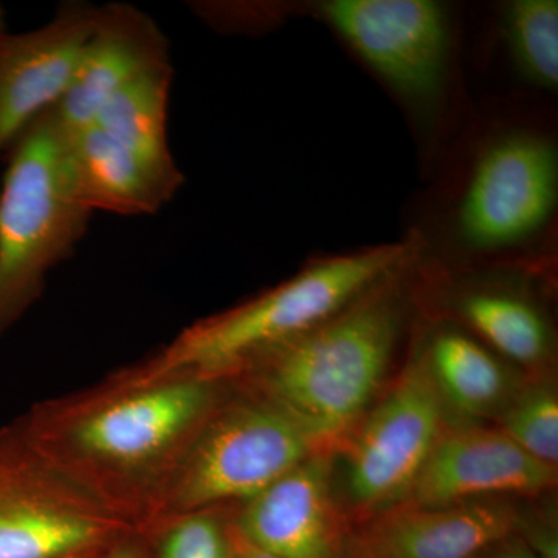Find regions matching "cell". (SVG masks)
Listing matches in <instances>:
<instances>
[{
  "instance_id": "obj_1",
  "label": "cell",
  "mask_w": 558,
  "mask_h": 558,
  "mask_svg": "<svg viewBox=\"0 0 558 558\" xmlns=\"http://www.w3.org/2000/svg\"><path fill=\"white\" fill-rule=\"evenodd\" d=\"M229 381L201 377L132 384L113 377L102 387L36 407L21 427L50 462L138 527L180 454Z\"/></svg>"
},
{
  "instance_id": "obj_2",
  "label": "cell",
  "mask_w": 558,
  "mask_h": 558,
  "mask_svg": "<svg viewBox=\"0 0 558 558\" xmlns=\"http://www.w3.org/2000/svg\"><path fill=\"white\" fill-rule=\"evenodd\" d=\"M421 252L317 328L241 374V388L277 403L322 453L333 454L377 400L403 336Z\"/></svg>"
},
{
  "instance_id": "obj_3",
  "label": "cell",
  "mask_w": 558,
  "mask_h": 558,
  "mask_svg": "<svg viewBox=\"0 0 558 558\" xmlns=\"http://www.w3.org/2000/svg\"><path fill=\"white\" fill-rule=\"evenodd\" d=\"M418 252L417 241H405L312 260L240 306L199 319L154 357L117 377L132 384L189 376L233 381L344 310Z\"/></svg>"
},
{
  "instance_id": "obj_4",
  "label": "cell",
  "mask_w": 558,
  "mask_h": 558,
  "mask_svg": "<svg viewBox=\"0 0 558 558\" xmlns=\"http://www.w3.org/2000/svg\"><path fill=\"white\" fill-rule=\"evenodd\" d=\"M0 189V337L43 295L47 277L75 252L94 213L70 182L68 137L47 110L7 150Z\"/></svg>"
},
{
  "instance_id": "obj_5",
  "label": "cell",
  "mask_w": 558,
  "mask_h": 558,
  "mask_svg": "<svg viewBox=\"0 0 558 558\" xmlns=\"http://www.w3.org/2000/svg\"><path fill=\"white\" fill-rule=\"evenodd\" d=\"M223 398L165 481L146 526L193 510L242 505L317 453L288 411L241 388Z\"/></svg>"
},
{
  "instance_id": "obj_6",
  "label": "cell",
  "mask_w": 558,
  "mask_h": 558,
  "mask_svg": "<svg viewBox=\"0 0 558 558\" xmlns=\"http://www.w3.org/2000/svg\"><path fill=\"white\" fill-rule=\"evenodd\" d=\"M450 413L418 349L332 454L333 490L347 520L355 524L396 508L440 436Z\"/></svg>"
},
{
  "instance_id": "obj_7",
  "label": "cell",
  "mask_w": 558,
  "mask_h": 558,
  "mask_svg": "<svg viewBox=\"0 0 558 558\" xmlns=\"http://www.w3.org/2000/svg\"><path fill=\"white\" fill-rule=\"evenodd\" d=\"M132 527L44 457L20 421L0 429V558L92 557Z\"/></svg>"
},
{
  "instance_id": "obj_8",
  "label": "cell",
  "mask_w": 558,
  "mask_h": 558,
  "mask_svg": "<svg viewBox=\"0 0 558 558\" xmlns=\"http://www.w3.org/2000/svg\"><path fill=\"white\" fill-rule=\"evenodd\" d=\"M558 204V150L548 135L510 131L481 149L454 209V233L480 255L526 247Z\"/></svg>"
},
{
  "instance_id": "obj_9",
  "label": "cell",
  "mask_w": 558,
  "mask_h": 558,
  "mask_svg": "<svg viewBox=\"0 0 558 558\" xmlns=\"http://www.w3.org/2000/svg\"><path fill=\"white\" fill-rule=\"evenodd\" d=\"M314 11L407 100L417 106L440 100L451 53L450 20L442 3L325 0Z\"/></svg>"
},
{
  "instance_id": "obj_10",
  "label": "cell",
  "mask_w": 558,
  "mask_h": 558,
  "mask_svg": "<svg viewBox=\"0 0 558 558\" xmlns=\"http://www.w3.org/2000/svg\"><path fill=\"white\" fill-rule=\"evenodd\" d=\"M556 484V469L529 457L498 428L458 424L440 436L399 506L446 508L487 498L538 497Z\"/></svg>"
},
{
  "instance_id": "obj_11",
  "label": "cell",
  "mask_w": 558,
  "mask_h": 558,
  "mask_svg": "<svg viewBox=\"0 0 558 558\" xmlns=\"http://www.w3.org/2000/svg\"><path fill=\"white\" fill-rule=\"evenodd\" d=\"M236 534L278 558H347V517L337 501L332 454L317 453L238 506Z\"/></svg>"
},
{
  "instance_id": "obj_12",
  "label": "cell",
  "mask_w": 558,
  "mask_h": 558,
  "mask_svg": "<svg viewBox=\"0 0 558 558\" xmlns=\"http://www.w3.org/2000/svg\"><path fill=\"white\" fill-rule=\"evenodd\" d=\"M97 16L98 7L73 0L43 27L0 33V154L65 97Z\"/></svg>"
},
{
  "instance_id": "obj_13",
  "label": "cell",
  "mask_w": 558,
  "mask_h": 558,
  "mask_svg": "<svg viewBox=\"0 0 558 558\" xmlns=\"http://www.w3.org/2000/svg\"><path fill=\"white\" fill-rule=\"evenodd\" d=\"M515 498H487L446 508L398 506L349 531L347 558H478L519 534Z\"/></svg>"
},
{
  "instance_id": "obj_14",
  "label": "cell",
  "mask_w": 558,
  "mask_h": 558,
  "mask_svg": "<svg viewBox=\"0 0 558 558\" xmlns=\"http://www.w3.org/2000/svg\"><path fill=\"white\" fill-rule=\"evenodd\" d=\"M171 62L170 43L157 22L130 3L98 7L72 86L54 108L65 131L94 123L102 105L140 73Z\"/></svg>"
},
{
  "instance_id": "obj_15",
  "label": "cell",
  "mask_w": 558,
  "mask_h": 558,
  "mask_svg": "<svg viewBox=\"0 0 558 558\" xmlns=\"http://www.w3.org/2000/svg\"><path fill=\"white\" fill-rule=\"evenodd\" d=\"M451 322L468 329L513 368L543 377L556 339L548 315L526 290L498 279H469L449 290Z\"/></svg>"
},
{
  "instance_id": "obj_16",
  "label": "cell",
  "mask_w": 558,
  "mask_h": 558,
  "mask_svg": "<svg viewBox=\"0 0 558 558\" xmlns=\"http://www.w3.org/2000/svg\"><path fill=\"white\" fill-rule=\"evenodd\" d=\"M65 137L70 182L92 213L156 215L178 193L97 124L65 131Z\"/></svg>"
},
{
  "instance_id": "obj_17",
  "label": "cell",
  "mask_w": 558,
  "mask_h": 558,
  "mask_svg": "<svg viewBox=\"0 0 558 558\" xmlns=\"http://www.w3.org/2000/svg\"><path fill=\"white\" fill-rule=\"evenodd\" d=\"M418 352L450 416L457 414L461 424L497 418L521 387L510 363L451 319L433 326Z\"/></svg>"
},
{
  "instance_id": "obj_18",
  "label": "cell",
  "mask_w": 558,
  "mask_h": 558,
  "mask_svg": "<svg viewBox=\"0 0 558 558\" xmlns=\"http://www.w3.org/2000/svg\"><path fill=\"white\" fill-rule=\"evenodd\" d=\"M171 62L140 73L102 105L94 123L148 165L167 185L179 191L183 174L168 140Z\"/></svg>"
},
{
  "instance_id": "obj_19",
  "label": "cell",
  "mask_w": 558,
  "mask_h": 558,
  "mask_svg": "<svg viewBox=\"0 0 558 558\" xmlns=\"http://www.w3.org/2000/svg\"><path fill=\"white\" fill-rule=\"evenodd\" d=\"M502 33L524 78L539 89L557 90V0H513L502 14Z\"/></svg>"
},
{
  "instance_id": "obj_20",
  "label": "cell",
  "mask_w": 558,
  "mask_h": 558,
  "mask_svg": "<svg viewBox=\"0 0 558 558\" xmlns=\"http://www.w3.org/2000/svg\"><path fill=\"white\" fill-rule=\"evenodd\" d=\"M498 429L529 457L558 465V395L553 381L535 377L521 384L497 416Z\"/></svg>"
},
{
  "instance_id": "obj_21",
  "label": "cell",
  "mask_w": 558,
  "mask_h": 558,
  "mask_svg": "<svg viewBox=\"0 0 558 558\" xmlns=\"http://www.w3.org/2000/svg\"><path fill=\"white\" fill-rule=\"evenodd\" d=\"M159 558L233 557V517L223 508L193 510L159 521Z\"/></svg>"
},
{
  "instance_id": "obj_22",
  "label": "cell",
  "mask_w": 558,
  "mask_h": 558,
  "mask_svg": "<svg viewBox=\"0 0 558 558\" xmlns=\"http://www.w3.org/2000/svg\"><path fill=\"white\" fill-rule=\"evenodd\" d=\"M478 558H538L523 542L519 534L499 539L490 548L484 550Z\"/></svg>"
},
{
  "instance_id": "obj_23",
  "label": "cell",
  "mask_w": 558,
  "mask_h": 558,
  "mask_svg": "<svg viewBox=\"0 0 558 558\" xmlns=\"http://www.w3.org/2000/svg\"><path fill=\"white\" fill-rule=\"evenodd\" d=\"M105 558H143L142 553L137 548V545L128 539V537H121L113 542L105 553Z\"/></svg>"
},
{
  "instance_id": "obj_24",
  "label": "cell",
  "mask_w": 558,
  "mask_h": 558,
  "mask_svg": "<svg viewBox=\"0 0 558 558\" xmlns=\"http://www.w3.org/2000/svg\"><path fill=\"white\" fill-rule=\"evenodd\" d=\"M234 531V527H233ZM231 558H278L275 556H270V554L264 553V550H259L253 548L252 545H248L247 542H244L234 531V546H233V557Z\"/></svg>"
},
{
  "instance_id": "obj_25",
  "label": "cell",
  "mask_w": 558,
  "mask_h": 558,
  "mask_svg": "<svg viewBox=\"0 0 558 558\" xmlns=\"http://www.w3.org/2000/svg\"><path fill=\"white\" fill-rule=\"evenodd\" d=\"M5 31V13H3L2 5H0V33H3Z\"/></svg>"
},
{
  "instance_id": "obj_26",
  "label": "cell",
  "mask_w": 558,
  "mask_h": 558,
  "mask_svg": "<svg viewBox=\"0 0 558 558\" xmlns=\"http://www.w3.org/2000/svg\"><path fill=\"white\" fill-rule=\"evenodd\" d=\"M73 558H92V557H73Z\"/></svg>"
}]
</instances>
